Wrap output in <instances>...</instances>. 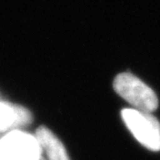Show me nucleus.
<instances>
[{
    "instance_id": "obj_1",
    "label": "nucleus",
    "mask_w": 160,
    "mask_h": 160,
    "mask_svg": "<svg viewBox=\"0 0 160 160\" xmlns=\"http://www.w3.org/2000/svg\"><path fill=\"white\" fill-rule=\"evenodd\" d=\"M115 91L128 101L133 109L152 112L158 107V98L152 89L129 72L120 73L113 81Z\"/></svg>"
},
{
    "instance_id": "obj_2",
    "label": "nucleus",
    "mask_w": 160,
    "mask_h": 160,
    "mask_svg": "<svg viewBox=\"0 0 160 160\" xmlns=\"http://www.w3.org/2000/svg\"><path fill=\"white\" fill-rule=\"evenodd\" d=\"M121 118L133 137L147 149L160 150V123L150 112L137 109H123Z\"/></svg>"
},
{
    "instance_id": "obj_3",
    "label": "nucleus",
    "mask_w": 160,
    "mask_h": 160,
    "mask_svg": "<svg viewBox=\"0 0 160 160\" xmlns=\"http://www.w3.org/2000/svg\"><path fill=\"white\" fill-rule=\"evenodd\" d=\"M42 149L36 135L21 129L6 132L0 138V157L2 160H41Z\"/></svg>"
},
{
    "instance_id": "obj_4",
    "label": "nucleus",
    "mask_w": 160,
    "mask_h": 160,
    "mask_svg": "<svg viewBox=\"0 0 160 160\" xmlns=\"http://www.w3.org/2000/svg\"><path fill=\"white\" fill-rule=\"evenodd\" d=\"M32 120L30 111L15 103L0 101V133L21 129Z\"/></svg>"
},
{
    "instance_id": "obj_5",
    "label": "nucleus",
    "mask_w": 160,
    "mask_h": 160,
    "mask_svg": "<svg viewBox=\"0 0 160 160\" xmlns=\"http://www.w3.org/2000/svg\"><path fill=\"white\" fill-rule=\"evenodd\" d=\"M35 135L42 151L46 152L48 160H69L63 143L51 130L45 126H41L37 129Z\"/></svg>"
},
{
    "instance_id": "obj_6",
    "label": "nucleus",
    "mask_w": 160,
    "mask_h": 160,
    "mask_svg": "<svg viewBox=\"0 0 160 160\" xmlns=\"http://www.w3.org/2000/svg\"><path fill=\"white\" fill-rule=\"evenodd\" d=\"M0 160H2V159H1V157H0Z\"/></svg>"
}]
</instances>
